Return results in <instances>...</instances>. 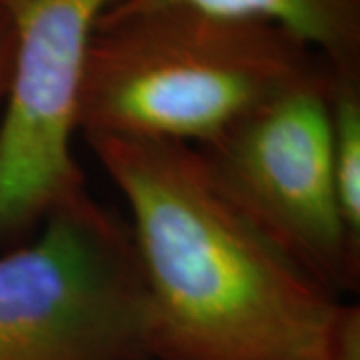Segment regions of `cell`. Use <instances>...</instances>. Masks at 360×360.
<instances>
[{
  "instance_id": "6da1fadb",
  "label": "cell",
  "mask_w": 360,
  "mask_h": 360,
  "mask_svg": "<svg viewBox=\"0 0 360 360\" xmlns=\"http://www.w3.org/2000/svg\"><path fill=\"white\" fill-rule=\"evenodd\" d=\"M86 142L127 205L150 360H324L340 296L250 224L198 148Z\"/></svg>"
},
{
  "instance_id": "7a4b0ae2",
  "label": "cell",
  "mask_w": 360,
  "mask_h": 360,
  "mask_svg": "<svg viewBox=\"0 0 360 360\" xmlns=\"http://www.w3.org/2000/svg\"><path fill=\"white\" fill-rule=\"evenodd\" d=\"M322 65L270 26L186 8L110 13L90 44L78 134L206 148Z\"/></svg>"
},
{
  "instance_id": "3957f363",
  "label": "cell",
  "mask_w": 360,
  "mask_h": 360,
  "mask_svg": "<svg viewBox=\"0 0 360 360\" xmlns=\"http://www.w3.org/2000/svg\"><path fill=\"white\" fill-rule=\"evenodd\" d=\"M0 360H150L129 222L89 191L0 252Z\"/></svg>"
},
{
  "instance_id": "277c9868",
  "label": "cell",
  "mask_w": 360,
  "mask_h": 360,
  "mask_svg": "<svg viewBox=\"0 0 360 360\" xmlns=\"http://www.w3.org/2000/svg\"><path fill=\"white\" fill-rule=\"evenodd\" d=\"M224 196L278 250L333 295L360 283L330 158L328 66L262 104L206 148Z\"/></svg>"
},
{
  "instance_id": "5b68a950",
  "label": "cell",
  "mask_w": 360,
  "mask_h": 360,
  "mask_svg": "<svg viewBox=\"0 0 360 360\" xmlns=\"http://www.w3.org/2000/svg\"><path fill=\"white\" fill-rule=\"evenodd\" d=\"M127 0H0L13 65L0 108V246L22 243L86 193L75 156L78 103L94 34Z\"/></svg>"
},
{
  "instance_id": "8992f818",
  "label": "cell",
  "mask_w": 360,
  "mask_h": 360,
  "mask_svg": "<svg viewBox=\"0 0 360 360\" xmlns=\"http://www.w3.org/2000/svg\"><path fill=\"white\" fill-rule=\"evenodd\" d=\"M155 8L270 26L314 52L330 70L360 72V0H127L110 13Z\"/></svg>"
},
{
  "instance_id": "52a82bcc",
  "label": "cell",
  "mask_w": 360,
  "mask_h": 360,
  "mask_svg": "<svg viewBox=\"0 0 360 360\" xmlns=\"http://www.w3.org/2000/svg\"><path fill=\"white\" fill-rule=\"evenodd\" d=\"M328 122L338 206L348 238L360 250V72L328 68Z\"/></svg>"
},
{
  "instance_id": "ba28073f",
  "label": "cell",
  "mask_w": 360,
  "mask_h": 360,
  "mask_svg": "<svg viewBox=\"0 0 360 360\" xmlns=\"http://www.w3.org/2000/svg\"><path fill=\"white\" fill-rule=\"evenodd\" d=\"M324 360H360V309L342 302L336 314Z\"/></svg>"
},
{
  "instance_id": "9c48e42d",
  "label": "cell",
  "mask_w": 360,
  "mask_h": 360,
  "mask_svg": "<svg viewBox=\"0 0 360 360\" xmlns=\"http://www.w3.org/2000/svg\"><path fill=\"white\" fill-rule=\"evenodd\" d=\"M11 65H13V32L6 16L0 11V108L8 89Z\"/></svg>"
}]
</instances>
